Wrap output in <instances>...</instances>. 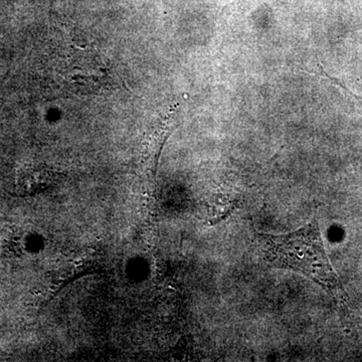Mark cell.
<instances>
[{"instance_id":"1","label":"cell","mask_w":362,"mask_h":362,"mask_svg":"<svg viewBox=\"0 0 362 362\" xmlns=\"http://www.w3.org/2000/svg\"><path fill=\"white\" fill-rule=\"evenodd\" d=\"M259 252L273 268L299 272L349 308V297L337 272L331 266L315 218L287 235H257Z\"/></svg>"},{"instance_id":"2","label":"cell","mask_w":362,"mask_h":362,"mask_svg":"<svg viewBox=\"0 0 362 362\" xmlns=\"http://www.w3.org/2000/svg\"><path fill=\"white\" fill-rule=\"evenodd\" d=\"M318 70V75L322 76V77L327 78L331 84L337 86V88H339V89L341 90L343 94L345 95V97H346V99L349 100L350 103L352 104V106L354 107V109H356L357 113L361 114L362 116V96L352 92V90H350L349 88L342 82V81L332 77V76H330L329 74L326 73V71H324L323 68H321V66H319Z\"/></svg>"}]
</instances>
